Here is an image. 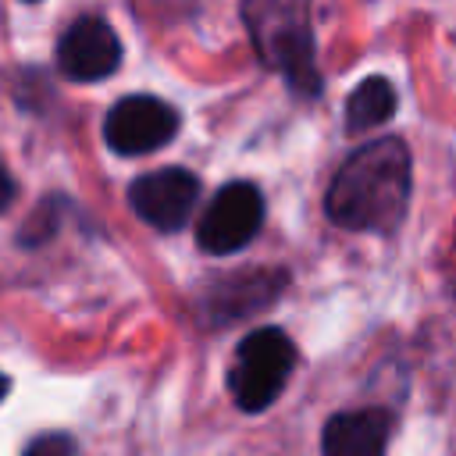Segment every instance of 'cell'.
<instances>
[{"label":"cell","instance_id":"obj_1","mask_svg":"<svg viewBox=\"0 0 456 456\" xmlns=\"http://www.w3.org/2000/svg\"><path fill=\"white\" fill-rule=\"evenodd\" d=\"M410 150L403 139H370L346 157L324 192V214L346 232L388 235L406 217Z\"/></svg>","mask_w":456,"mask_h":456},{"label":"cell","instance_id":"obj_2","mask_svg":"<svg viewBox=\"0 0 456 456\" xmlns=\"http://www.w3.org/2000/svg\"><path fill=\"white\" fill-rule=\"evenodd\" d=\"M242 18L249 25L253 46L264 57V64L281 71L296 93L317 96L321 93V68L314 57V32H310L306 11L296 4L271 0V4H246Z\"/></svg>","mask_w":456,"mask_h":456},{"label":"cell","instance_id":"obj_3","mask_svg":"<svg viewBox=\"0 0 456 456\" xmlns=\"http://www.w3.org/2000/svg\"><path fill=\"white\" fill-rule=\"evenodd\" d=\"M292 367H296V346L281 328L249 331L239 342L228 367V392L235 406L246 413L267 410L289 385Z\"/></svg>","mask_w":456,"mask_h":456},{"label":"cell","instance_id":"obj_4","mask_svg":"<svg viewBox=\"0 0 456 456\" xmlns=\"http://www.w3.org/2000/svg\"><path fill=\"white\" fill-rule=\"evenodd\" d=\"M264 221V196L253 182H228L207 203L196 224V246L210 256L242 249Z\"/></svg>","mask_w":456,"mask_h":456},{"label":"cell","instance_id":"obj_5","mask_svg":"<svg viewBox=\"0 0 456 456\" xmlns=\"http://www.w3.org/2000/svg\"><path fill=\"white\" fill-rule=\"evenodd\" d=\"M178 110L157 96H125L103 118V139L114 153L139 157L167 146L178 132Z\"/></svg>","mask_w":456,"mask_h":456},{"label":"cell","instance_id":"obj_6","mask_svg":"<svg viewBox=\"0 0 456 456\" xmlns=\"http://www.w3.org/2000/svg\"><path fill=\"white\" fill-rule=\"evenodd\" d=\"M200 200V178L185 167H160L150 175H139L128 185L132 210L157 232H178L192 217V207Z\"/></svg>","mask_w":456,"mask_h":456},{"label":"cell","instance_id":"obj_7","mask_svg":"<svg viewBox=\"0 0 456 456\" xmlns=\"http://www.w3.org/2000/svg\"><path fill=\"white\" fill-rule=\"evenodd\" d=\"M285 289V274L281 271H232L224 278H214L200 303H196V314L203 324H214V328H224L239 317H249L256 310H267Z\"/></svg>","mask_w":456,"mask_h":456},{"label":"cell","instance_id":"obj_8","mask_svg":"<svg viewBox=\"0 0 456 456\" xmlns=\"http://www.w3.org/2000/svg\"><path fill=\"white\" fill-rule=\"evenodd\" d=\"M121 64V39L103 18H75L57 43V68L71 82H100Z\"/></svg>","mask_w":456,"mask_h":456},{"label":"cell","instance_id":"obj_9","mask_svg":"<svg viewBox=\"0 0 456 456\" xmlns=\"http://www.w3.org/2000/svg\"><path fill=\"white\" fill-rule=\"evenodd\" d=\"M392 438V413L381 406L342 410L321 431V456H385Z\"/></svg>","mask_w":456,"mask_h":456},{"label":"cell","instance_id":"obj_10","mask_svg":"<svg viewBox=\"0 0 456 456\" xmlns=\"http://www.w3.org/2000/svg\"><path fill=\"white\" fill-rule=\"evenodd\" d=\"M395 103H399V96H395V86L388 78H381V75L363 78L346 96V132L356 135V132L385 125L395 114Z\"/></svg>","mask_w":456,"mask_h":456},{"label":"cell","instance_id":"obj_11","mask_svg":"<svg viewBox=\"0 0 456 456\" xmlns=\"http://www.w3.org/2000/svg\"><path fill=\"white\" fill-rule=\"evenodd\" d=\"M71 449H75V442L68 435H43L21 456H71Z\"/></svg>","mask_w":456,"mask_h":456},{"label":"cell","instance_id":"obj_12","mask_svg":"<svg viewBox=\"0 0 456 456\" xmlns=\"http://www.w3.org/2000/svg\"><path fill=\"white\" fill-rule=\"evenodd\" d=\"M11 200H14V182H11V175H7V167L0 160V210H7Z\"/></svg>","mask_w":456,"mask_h":456},{"label":"cell","instance_id":"obj_13","mask_svg":"<svg viewBox=\"0 0 456 456\" xmlns=\"http://www.w3.org/2000/svg\"><path fill=\"white\" fill-rule=\"evenodd\" d=\"M7 388H11V381L0 374V403H4V395H7Z\"/></svg>","mask_w":456,"mask_h":456}]
</instances>
